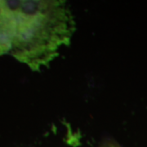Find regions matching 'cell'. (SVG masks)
I'll list each match as a JSON object with an SVG mask.
<instances>
[{"label":"cell","mask_w":147,"mask_h":147,"mask_svg":"<svg viewBox=\"0 0 147 147\" xmlns=\"http://www.w3.org/2000/svg\"><path fill=\"white\" fill-rule=\"evenodd\" d=\"M14 17L10 54L34 71L47 67L67 46L75 23L65 1H7Z\"/></svg>","instance_id":"6da1fadb"},{"label":"cell","mask_w":147,"mask_h":147,"mask_svg":"<svg viewBox=\"0 0 147 147\" xmlns=\"http://www.w3.org/2000/svg\"><path fill=\"white\" fill-rule=\"evenodd\" d=\"M14 34V17L7 1L0 0V56L10 53Z\"/></svg>","instance_id":"7a4b0ae2"},{"label":"cell","mask_w":147,"mask_h":147,"mask_svg":"<svg viewBox=\"0 0 147 147\" xmlns=\"http://www.w3.org/2000/svg\"><path fill=\"white\" fill-rule=\"evenodd\" d=\"M101 147H120L119 145H117L115 142H105L102 144Z\"/></svg>","instance_id":"3957f363"}]
</instances>
